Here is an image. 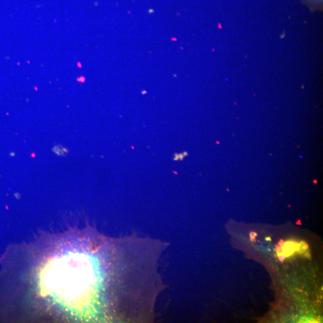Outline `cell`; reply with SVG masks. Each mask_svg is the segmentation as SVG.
<instances>
[{
    "instance_id": "cell-3",
    "label": "cell",
    "mask_w": 323,
    "mask_h": 323,
    "mask_svg": "<svg viewBox=\"0 0 323 323\" xmlns=\"http://www.w3.org/2000/svg\"><path fill=\"white\" fill-rule=\"evenodd\" d=\"M303 3L309 9V10L314 12L318 10H322L323 0H302Z\"/></svg>"
},
{
    "instance_id": "cell-1",
    "label": "cell",
    "mask_w": 323,
    "mask_h": 323,
    "mask_svg": "<svg viewBox=\"0 0 323 323\" xmlns=\"http://www.w3.org/2000/svg\"><path fill=\"white\" fill-rule=\"evenodd\" d=\"M59 259L48 265L49 269L44 275L46 280L43 281L55 283L50 284L55 287L51 288L55 292L76 295V299L86 309L101 307L102 299L105 298L110 284L109 269H106L105 260L103 262L94 252L76 253Z\"/></svg>"
},
{
    "instance_id": "cell-5",
    "label": "cell",
    "mask_w": 323,
    "mask_h": 323,
    "mask_svg": "<svg viewBox=\"0 0 323 323\" xmlns=\"http://www.w3.org/2000/svg\"><path fill=\"white\" fill-rule=\"evenodd\" d=\"M304 256L306 257H307V258L309 259H310L311 258V254H310L309 250L308 251H306V252L304 253Z\"/></svg>"
},
{
    "instance_id": "cell-9",
    "label": "cell",
    "mask_w": 323,
    "mask_h": 323,
    "mask_svg": "<svg viewBox=\"0 0 323 323\" xmlns=\"http://www.w3.org/2000/svg\"><path fill=\"white\" fill-rule=\"evenodd\" d=\"M265 239H266L267 241H272L270 237H266V238H265Z\"/></svg>"
},
{
    "instance_id": "cell-8",
    "label": "cell",
    "mask_w": 323,
    "mask_h": 323,
    "mask_svg": "<svg viewBox=\"0 0 323 323\" xmlns=\"http://www.w3.org/2000/svg\"><path fill=\"white\" fill-rule=\"evenodd\" d=\"M250 236V241L251 242H254L255 240H256V238L255 236Z\"/></svg>"
},
{
    "instance_id": "cell-7",
    "label": "cell",
    "mask_w": 323,
    "mask_h": 323,
    "mask_svg": "<svg viewBox=\"0 0 323 323\" xmlns=\"http://www.w3.org/2000/svg\"><path fill=\"white\" fill-rule=\"evenodd\" d=\"M249 236H253L256 237L257 236V233L256 232H251L249 233Z\"/></svg>"
},
{
    "instance_id": "cell-4",
    "label": "cell",
    "mask_w": 323,
    "mask_h": 323,
    "mask_svg": "<svg viewBox=\"0 0 323 323\" xmlns=\"http://www.w3.org/2000/svg\"><path fill=\"white\" fill-rule=\"evenodd\" d=\"M299 250L297 252L298 254H302V255H304V253L309 251V246L308 245V244L304 241H301L299 243Z\"/></svg>"
},
{
    "instance_id": "cell-2",
    "label": "cell",
    "mask_w": 323,
    "mask_h": 323,
    "mask_svg": "<svg viewBox=\"0 0 323 323\" xmlns=\"http://www.w3.org/2000/svg\"><path fill=\"white\" fill-rule=\"evenodd\" d=\"M299 247V243L296 241H287L284 242V244L281 247L282 253L284 257L287 258L293 256L295 252L298 251Z\"/></svg>"
},
{
    "instance_id": "cell-6",
    "label": "cell",
    "mask_w": 323,
    "mask_h": 323,
    "mask_svg": "<svg viewBox=\"0 0 323 323\" xmlns=\"http://www.w3.org/2000/svg\"><path fill=\"white\" fill-rule=\"evenodd\" d=\"M284 241L283 239H281V240L280 241V242L278 243V246H280V247H282L283 245L284 244Z\"/></svg>"
}]
</instances>
